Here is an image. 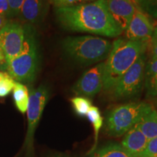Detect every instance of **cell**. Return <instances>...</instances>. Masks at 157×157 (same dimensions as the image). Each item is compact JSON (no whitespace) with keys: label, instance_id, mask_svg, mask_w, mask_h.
I'll use <instances>...</instances> for the list:
<instances>
[{"label":"cell","instance_id":"cell-1","mask_svg":"<svg viewBox=\"0 0 157 157\" xmlns=\"http://www.w3.org/2000/svg\"><path fill=\"white\" fill-rule=\"evenodd\" d=\"M60 25L69 31L117 37L123 32L113 21L107 0H95L71 7H56Z\"/></svg>","mask_w":157,"mask_h":157},{"label":"cell","instance_id":"cell-2","mask_svg":"<svg viewBox=\"0 0 157 157\" xmlns=\"http://www.w3.org/2000/svg\"><path fill=\"white\" fill-rule=\"evenodd\" d=\"M148 42L117 39L112 43V48L105 62L103 87L111 90L127 70L146 52Z\"/></svg>","mask_w":157,"mask_h":157},{"label":"cell","instance_id":"cell-3","mask_svg":"<svg viewBox=\"0 0 157 157\" xmlns=\"http://www.w3.org/2000/svg\"><path fill=\"white\" fill-rule=\"evenodd\" d=\"M62 48L66 56L74 61L90 65L106 58L112 48V43L93 36H68L63 41Z\"/></svg>","mask_w":157,"mask_h":157},{"label":"cell","instance_id":"cell-4","mask_svg":"<svg viewBox=\"0 0 157 157\" xmlns=\"http://www.w3.org/2000/svg\"><path fill=\"white\" fill-rule=\"evenodd\" d=\"M39 68V54L36 39L29 29L25 30V40L18 56L7 61V71L15 81L30 83L36 78Z\"/></svg>","mask_w":157,"mask_h":157},{"label":"cell","instance_id":"cell-5","mask_svg":"<svg viewBox=\"0 0 157 157\" xmlns=\"http://www.w3.org/2000/svg\"><path fill=\"white\" fill-rule=\"evenodd\" d=\"M152 108L151 104L145 102H132L114 108L107 116V134L112 137L125 135Z\"/></svg>","mask_w":157,"mask_h":157},{"label":"cell","instance_id":"cell-6","mask_svg":"<svg viewBox=\"0 0 157 157\" xmlns=\"http://www.w3.org/2000/svg\"><path fill=\"white\" fill-rule=\"evenodd\" d=\"M146 64V56L143 54L121 76L111 90L113 97L117 99H127L140 93L144 84Z\"/></svg>","mask_w":157,"mask_h":157},{"label":"cell","instance_id":"cell-7","mask_svg":"<svg viewBox=\"0 0 157 157\" xmlns=\"http://www.w3.org/2000/svg\"><path fill=\"white\" fill-rule=\"evenodd\" d=\"M49 98V90L45 85H40L36 89L31 90L27 109L28 129L24 143L27 151L31 152L34 146V137L37 125L42 117L43 111Z\"/></svg>","mask_w":157,"mask_h":157},{"label":"cell","instance_id":"cell-8","mask_svg":"<svg viewBox=\"0 0 157 157\" xmlns=\"http://www.w3.org/2000/svg\"><path fill=\"white\" fill-rule=\"evenodd\" d=\"M25 40V29L21 24L8 22L0 31V48L5 55L7 63L18 56Z\"/></svg>","mask_w":157,"mask_h":157},{"label":"cell","instance_id":"cell-9","mask_svg":"<svg viewBox=\"0 0 157 157\" xmlns=\"http://www.w3.org/2000/svg\"><path fill=\"white\" fill-rule=\"evenodd\" d=\"M104 67L105 62H102L84 72L72 88L74 93L87 98L99 93L103 87Z\"/></svg>","mask_w":157,"mask_h":157},{"label":"cell","instance_id":"cell-10","mask_svg":"<svg viewBox=\"0 0 157 157\" xmlns=\"http://www.w3.org/2000/svg\"><path fill=\"white\" fill-rule=\"evenodd\" d=\"M154 25L144 12L137 9L126 29L128 40L148 42L154 34Z\"/></svg>","mask_w":157,"mask_h":157},{"label":"cell","instance_id":"cell-11","mask_svg":"<svg viewBox=\"0 0 157 157\" xmlns=\"http://www.w3.org/2000/svg\"><path fill=\"white\" fill-rule=\"evenodd\" d=\"M132 0H107V5L113 21L121 29L126 31L137 9Z\"/></svg>","mask_w":157,"mask_h":157},{"label":"cell","instance_id":"cell-12","mask_svg":"<svg viewBox=\"0 0 157 157\" xmlns=\"http://www.w3.org/2000/svg\"><path fill=\"white\" fill-rule=\"evenodd\" d=\"M148 142V140L146 137L135 125L124 135L121 145L129 154L138 157L144 151Z\"/></svg>","mask_w":157,"mask_h":157},{"label":"cell","instance_id":"cell-13","mask_svg":"<svg viewBox=\"0 0 157 157\" xmlns=\"http://www.w3.org/2000/svg\"><path fill=\"white\" fill-rule=\"evenodd\" d=\"M45 7L44 0H25L18 15L22 21L34 24L42 18L46 10Z\"/></svg>","mask_w":157,"mask_h":157},{"label":"cell","instance_id":"cell-14","mask_svg":"<svg viewBox=\"0 0 157 157\" xmlns=\"http://www.w3.org/2000/svg\"><path fill=\"white\" fill-rule=\"evenodd\" d=\"M144 85L147 95L157 98V58L151 57L146 64Z\"/></svg>","mask_w":157,"mask_h":157},{"label":"cell","instance_id":"cell-15","mask_svg":"<svg viewBox=\"0 0 157 157\" xmlns=\"http://www.w3.org/2000/svg\"><path fill=\"white\" fill-rule=\"evenodd\" d=\"M137 127L148 140H151L157 137V111L152 108L148 112L143 116L140 121L137 124Z\"/></svg>","mask_w":157,"mask_h":157},{"label":"cell","instance_id":"cell-16","mask_svg":"<svg viewBox=\"0 0 157 157\" xmlns=\"http://www.w3.org/2000/svg\"><path fill=\"white\" fill-rule=\"evenodd\" d=\"M90 157H136L117 143H109L91 154Z\"/></svg>","mask_w":157,"mask_h":157},{"label":"cell","instance_id":"cell-17","mask_svg":"<svg viewBox=\"0 0 157 157\" xmlns=\"http://www.w3.org/2000/svg\"><path fill=\"white\" fill-rule=\"evenodd\" d=\"M13 99L15 106L21 113H25L28 109L29 102V90L21 82H15L13 87Z\"/></svg>","mask_w":157,"mask_h":157},{"label":"cell","instance_id":"cell-18","mask_svg":"<svg viewBox=\"0 0 157 157\" xmlns=\"http://www.w3.org/2000/svg\"><path fill=\"white\" fill-rule=\"evenodd\" d=\"M86 117H87L88 120L93 125L94 133H95V143H94L93 148H91V151L89 153L90 154H91L92 153L95 151L96 147H97L98 134H99L100 130H101V127L103 126V118L101 116V113L99 109L96 106H93V105H92L91 108H90Z\"/></svg>","mask_w":157,"mask_h":157},{"label":"cell","instance_id":"cell-19","mask_svg":"<svg viewBox=\"0 0 157 157\" xmlns=\"http://www.w3.org/2000/svg\"><path fill=\"white\" fill-rule=\"evenodd\" d=\"M72 106L75 113L79 117H86L92 106V102L89 98L76 96L71 99Z\"/></svg>","mask_w":157,"mask_h":157},{"label":"cell","instance_id":"cell-20","mask_svg":"<svg viewBox=\"0 0 157 157\" xmlns=\"http://www.w3.org/2000/svg\"><path fill=\"white\" fill-rule=\"evenodd\" d=\"M15 80L7 73L0 72V97H5L12 91Z\"/></svg>","mask_w":157,"mask_h":157},{"label":"cell","instance_id":"cell-21","mask_svg":"<svg viewBox=\"0 0 157 157\" xmlns=\"http://www.w3.org/2000/svg\"><path fill=\"white\" fill-rule=\"evenodd\" d=\"M139 7L144 13L157 19V0H145Z\"/></svg>","mask_w":157,"mask_h":157},{"label":"cell","instance_id":"cell-22","mask_svg":"<svg viewBox=\"0 0 157 157\" xmlns=\"http://www.w3.org/2000/svg\"><path fill=\"white\" fill-rule=\"evenodd\" d=\"M138 157H157V137L148 140L144 151Z\"/></svg>","mask_w":157,"mask_h":157},{"label":"cell","instance_id":"cell-23","mask_svg":"<svg viewBox=\"0 0 157 157\" xmlns=\"http://www.w3.org/2000/svg\"><path fill=\"white\" fill-rule=\"evenodd\" d=\"M93 1H95V0H49V2L56 7H71V6Z\"/></svg>","mask_w":157,"mask_h":157},{"label":"cell","instance_id":"cell-24","mask_svg":"<svg viewBox=\"0 0 157 157\" xmlns=\"http://www.w3.org/2000/svg\"><path fill=\"white\" fill-rule=\"evenodd\" d=\"M25 0H8L10 16H16L18 15L23 3Z\"/></svg>","mask_w":157,"mask_h":157},{"label":"cell","instance_id":"cell-25","mask_svg":"<svg viewBox=\"0 0 157 157\" xmlns=\"http://www.w3.org/2000/svg\"><path fill=\"white\" fill-rule=\"evenodd\" d=\"M0 15L6 17H10L8 0H0Z\"/></svg>","mask_w":157,"mask_h":157},{"label":"cell","instance_id":"cell-26","mask_svg":"<svg viewBox=\"0 0 157 157\" xmlns=\"http://www.w3.org/2000/svg\"><path fill=\"white\" fill-rule=\"evenodd\" d=\"M150 50L151 57L157 58V39L154 36L150 40Z\"/></svg>","mask_w":157,"mask_h":157},{"label":"cell","instance_id":"cell-27","mask_svg":"<svg viewBox=\"0 0 157 157\" xmlns=\"http://www.w3.org/2000/svg\"><path fill=\"white\" fill-rule=\"evenodd\" d=\"M0 65H2L5 69H7V60H6L5 55L1 48H0Z\"/></svg>","mask_w":157,"mask_h":157},{"label":"cell","instance_id":"cell-28","mask_svg":"<svg viewBox=\"0 0 157 157\" xmlns=\"http://www.w3.org/2000/svg\"><path fill=\"white\" fill-rule=\"evenodd\" d=\"M7 23H8V21H7V17L0 15V31L5 26Z\"/></svg>","mask_w":157,"mask_h":157},{"label":"cell","instance_id":"cell-29","mask_svg":"<svg viewBox=\"0 0 157 157\" xmlns=\"http://www.w3.org/2000/svg\"><path fill=\"white\" fill-rule=\"evenodd\" d=\"M52 157H68V156H66V155H61V154H58V155H56V156H52Z\"/></svg>","mask_w":157,"mask_h":157},{"label":"cell","instance_id":"cell-30","mask_svg":"<svg viewBox=\"0 0 157 157\" xmlns=\"http://www.w3.org/2000/svg\"><path fill=\"white\" fill-rule=\"evenodd\" d=\"M153 35H156V36H157V25L154 29V34Z\"/></svg>","mask_w":157,"mask_h":157},{"label":"cell","instance_id":"cell-31","mask_svg":"<svg viewBox=\"0 0 157 157\" xmlns=\"http://www.w3.org/2000/svg\"><path fill=\"white\" fill-rule=\"evenodd\" d=\"M144 1H145V0H137V5H138V6H139L141 3L143 2Z\"/></svg>","mask_w":157,"mask_h":157},{"label":"cell","instance_id":"cell-32","mask_svg":"<svg viewBox=\"0 0 157 157\" xmlns=\"http://www.w3.org/2000/svg\"><path fill=\"white\" fill-rule=\"evenodd\" d=\"M133 2H135V3H137V0H132Z\"/></svg>","mask_w":157,"mask_h":157},{"label":"cell","instance_id":"cell-33","mask_svg":"<svg viewBox=\"0 0 157 157\" xmlns=\"http://www.w3.org/2000/svg\"><path fill=\"white\" fill-rule=\"evenodd\" d=\"M153 36H155V37H156V38L157 39V36H156V35H153Z\"/></svg>","mask_w":157,"mask_h":157},{"label":"cell","instance_id":"cell-34","mask_svg":"<svg viewBox=\"0 0 157 157\" xmlns=\"http://www.w3.org/2000/svg\"><path fill=\"white\" fill-rule=\"evenodd\" d=\"M156 111H157V109H156Z\"/></svg>","mask_w":157,"mask_h":157}]
</instances>
